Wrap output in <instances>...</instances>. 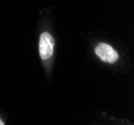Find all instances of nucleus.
I'll return each mask as SVG.
<instances>
[{"label": "nucleus", "mask_w": 134, "mask_h": 125, "mask_svg": "<svg viewBox=\"0 0 134 125\" xmlns=\"http://www.w3.org/2000/svg\"><path fill=\"white\" fill-rule=\"evenodd\" d=\"M4 124V122H3V121H2V120L0 119V125H3Z\"/></svg>", "instance_id": "obj_3"}, {"label": "nucleus", "mask_w": 134, "mask_h": 125, "mask_svg": "<svg viewBox=\"0 0 134 125\" xmlns=\"http://www.w3.org/2000/svg\"><path fill=\"white\" fill-rule=\"evenodd\" d=\"M55 40L48 32H43L39 38V55L42 60L49 59L54 52Z\"/></svg>", "instance_id": "obj_1"}, {"label": "nucleus", "mask_w": 134, "mask_h": 125, "mask_svg": "<svg viewBox=\"0 0 134 125\" xmlns=\"http://www.w3.org/2000/svg\"><path fill=\"white\" fill-rule=\"evenodd\" d=\"M95 54L103 62L110 63V64L115 63L119 58L117 51L107 43H99L95 48Z\"/></svg>", "instance_id": "obj_2"}]
</instances>
